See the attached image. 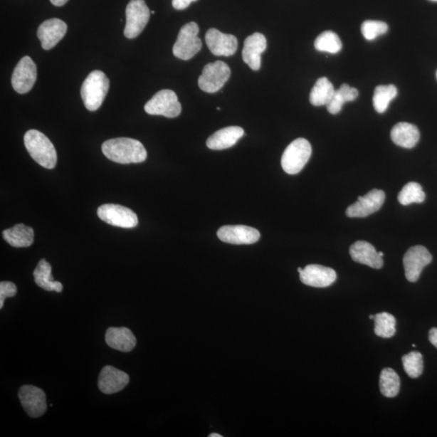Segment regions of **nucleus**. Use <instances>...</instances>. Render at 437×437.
I'll use <instances>...</instances> for the list:
<instances>
[{"label":"nucleus","mask_w":437,"mask_h":437,"mask_svg":"<svg viewBox=\"0 0 437 437\" xmlns=\"http://www.w3.org/2000/svg\"><path fill=\"white\" fill-rule=\"evenodd\" d=\"M103 154L110 161L127 164L146 161L147 153L141 142L130 138H117L105 141Z\"/></svg>","instance_id":"f257e3e1"},{"label":"nucleus","mask_w":437,"mask_h":437,"mask_svg":"<svg viewBox=\"0 0 437 437\" xmlns=\"http://www.w3.org/2000/svg\"><path fill=\"white\" fill-rule=\"evenodd\" d=\"M29 155L41 167L52 169L56 167L57 152L54 144L43 133L37 130H29L23 137Z\"/></svg>","instance_id":"f03ea898"},{"label":"nucleus","mask_w":437,"mask_h":437,"mask_svg":"<svg viewBox=\"0 0 437 437\" xmlns=\"http://www.w3.org/2000/svg\"><path fill=\"white\" fill-rule=\"evenodd\" d=\"M110 88V80L102 70H93L83 83L81 98L88 110L96 111L102 106Z\"/></svg>","instance_id":"7ed1b4c3"},{"label":"nucleus","mask_w":437,"mask_h":437,"mask_svg":"<svg viewBox=\"0 0 437 437\" xmlns=\"http://www.w3.org/2000/svg\"><path fill=\"white\" fill-rule=\"evenodd\" d=\"M311 154L312 147L308 140L303 138L295 139L283 153L282 168L288 174H298L309 162Z\"/></svg>","instance_id":"20e7f679"},{"label":"nucleus","mask_w":437,"mask_h":437,"mask_svg":"<svg viewBox=\"0 0 437 437\" xmlns=\"http://www.w3.org/2000/svg\"><path fill=\"white\" fill-rule=\"evenodd\" d=\"M199 33V28L196 22H189L183 26L173 47L174 56L181 60H189L196 56L202 48Z\"/></svg>","instance_id":"39448f33"},{"label":"nucleus","mask_w":437,"mask_h":437,"mask_svg":"<svg viewBox=\"0 0 437 437\" xmlns=\"http://www.w3.org/2000/svg\"><path fill=\"white\" fill-rule=\"evenodd\" d=\"M150 14L144 0H131L126 9L125 37L129 39L137 38L149 23Z\"/></svg>","instance_id":"423d86ee"},{"label":"nucleus","mask_w":437,"mask_h":437,"mask_svg":"<svg viewBox=\"0 0 437 437\" xmlns=\"http://www.w3.org/2000/svg\"><path fill=\"white\" fill-rule=\"evenodd\" d=\"M231 75L228 64L222 61H216L206 64L199 76L198 85L201 90L208 93L220 91Z\"/></svg>","instance_id":"0eeeda50"},{"label":"nucleus","mask_w":437,"mask_h":437,"mask_svg":"<svg viewBox=\"0 0 437 437\" xmlns=\"http://www.w3.org/2000/svg\"><path fill=\"white\" fill-rule=\"evenodd\" d=\"M144 110L150 115H162L173 119L180 115L181 105L174 91L163 90L146 103Z\"/></svg>","instance_id":"6e6552de"},{"label":"nucleus","mask_w":437,"mask_h":437,"mask_svg":"<svg viewBox=\"0 0 437 437\" xmlns=\"http://www.w3.org/2000/svg\"><path fill=\"white\" fill-rule=\"evenodd\" d=\"M98 215L100 220L116 227L132 228L137 226L139 223L137 215L121 205H102L98 209Z\"/></svg>","instance_id":"1a4fd4ad"},{"label":"nucleus","mask_w":437,"mask_h":437,"mask_svg":"<svg viewBox=\"0 0 437 437\" xmlns=\"http://www.w3.org/2000/svg\"><path fill=\"white\" fill-rule=\"evenodd\" d=\"M433 256L422 246L410 248L404 257L405 275L407 280L415 283L419 279L423 269L432 263Z\"/></svg>","instance_id":"9d476101"},{"label":"nucleus","mask_w":437,"mask_h":437,"mask_svg":"<svg viewBox=\"0 0 437 437\" xmlns=\"http://www.w3.org/2000/svg\"><path fill=\"white\" fill-rule=\"evenodd\" d=\"M36 80V64L31 57H23L17 63L11 76V85L14 90L20 94H26L32 90Z\"/></svg>","instance_id":"9b49d317"},{"label":"nucleus","mask_w":437,"mask_h":437,"mask_svg":"<svg viewBox=\"0 0 437 437\" xmlns=\"http://www.w3.org/2000/svg\"><path fill=\"white\" fill-rule=\"evenodd\" d=\"M385 199V192L374 189L364 196H359L357 203L348 206L346 214L350 218L367 217L381 209Z\"/></svg>","instance_id":"f8f14e48"},{"label":"nucleus","mask_w":437,"mask_h":437,"mask_svg":"<svg viewBox=\"0 0 437 437\" xmlns=\"http://www.w3.org/2000/svg\"><path fill=\"white\" fill-rule=\"evenodd\" d=\"M19 399L28 416L38 418L45 414L47 404L43 389L33 386H23L19 391Z\"/></svg>","instance_id":"ddd939ff"},{"label":"nucleus","mask_w":437,"mask_h":437,"mask_svg":"<svg viewBox=\"0 0 437 437\" xmlns=\"http://www.w3.org/2000/svg\"><path fill=\"white\" fill-rule=\"evenodd\" d=\"M206 44L216 56H232L238 50V41L232 34L223 33L216 28H210L206 33Z\"/></svg>","instance_id":"4468645a"},{"label":"nucleus","mask_w":437,"mask_h":437,"mask_svg":"<svg viewBox=\"0 0 437 437\" xmlns=\"http://www.w3.org/2000/svg\"><path fill=\"white\" fill-rule=\"evenodd\" d=\"M299 274L304 285L315 288L329 287L337 280L335 270L317 264L306 265Z\"/></svg>","instance_id":"2eb2a0df"},{"label":"nucleus","mask_w":437,"mask_h":437,"mask_svg":"<svg viewBox=\"0 0 437 437\" xmlns=\"http://www.w3.org/2000/svg\"><path fill=\"white\" fill-rule=\"evenodd\" d=\"M218 239L233 245H251L256 243L260 233L256 228L246 226H226L218 230Z\"/></svg>","instance_id":"dca6fc26"},{"label":"nucleus","mask_w":437,"mask_h":437,"mask_svg":"<svg viewBox=\"0 0 437 437\" xmlns=\"http://www.w3.org/2000/svg\"><path fill=\"white\" fill-rule=\"evenodd\" d=\"M67 23L60 19H52L44 21L38 29V38L41 47L50 51L60 43L67 33Z\"/></svg>","instance_id":"f3484780"},{"label":"nucleus","mask_w":437,"mask_h":437,"mask_svg":"<svg viewBox=\"0 0 437 437\" xmlns=\"http://www.w3.org/2000/svg\"><path fill=\"white\" fill-rule=\"evenodd\" d=\"M130 377L125 372L107 365L100 372L98 387L105 394H115L122 391L128 385Z\"/></svg>","instance_id":"a211bd4d"},{"label":"nucleus","mask_w":437,"mask_h":437,"mask_svg":"<svg viewBox=\"0 0 437 437\" xmlns=\"http://www.w3.org/2000/svg\"><path fill=\"white\" fill-rule=\"evenodd\" d=\"M267 46V39L260 33H253L246 39L242 58L252 70H258L261 68V56Z\"/></svg>","instance_id":"6ab92c4d"},{"label":"nucleus","mask_w":437,"mask_h":437,"mask_svg":"<svg viewBox=\"0 0 437 437\" xmlns=\"http://www.w3.org/2000/svg\"><path fill=\"white\" fill-rule=\"evenodd\" d=\"M350 255L356 263L369 265L374 269L383 267V259L374 246L367 241H358L350 247Z\"/></svg>","instance_id":"aec40b11"},{"label":"nucleus","mask_w":437,"mask_h":437,"mask_svg":"<svg viewBox=\"0 0 437 437\" xmlns=\"http://www.w3.org/2000/svg\"><path fill=\"white\" fill-rule=\"evenodd\" d=\"M244 130L240 127H228L211 135L206 140V146L211 150L229 149L238 143L244 135Z\"/></svg>","instance_id":"412c9836"},{"label":"nucleus","mask_w":437,"mask_h":437,"mask_svg":"<svg viewBox=\"0 0 437 437\" xmlns=\"http://www.w3.org/2000/svg\"><path fill=\"white\" fill-rule=\"evenodd\" d=\"M105 342L111 348L123 352H132L137 345V339L127 327H110L106 330Z\"/></svg>","instance_id":"4be33fe9"},{"label":"nucleus","mask_w":437,"mask_h":437,"mask_svg":"<svg viewBox=\"0 0 437 437\" xmlns=\"http://www.w3.org/2000/svg\"><path fill=\"white\" fill-rule=\"evenodd\" d=\"M391 137L395 144L410 149L417 144L421 133L414 124L399 122L392 128Z\"/></svg>","instance_id":"5701e85b"},{"label":"nucleus","mask_w":437,"mask_h":437,"mask_svg":"<svg viewBox=\"0 0 437 437\" xmlns=\"http://www.w3.org/2000/svg\"><path fill=\"white\" fill-rule=\"evenodd\" d=\"M3 236L10 246L16 248L31 246L34 241L33 229L23 223L4 230Z\"/></svg>","instance_id":"b1692460"},{"label":"nucleus","mask_w":437,"mask_h":437,"mask_svg":"<svg viewBox=\"0 0 437 437\" xmlns=\"http://www.w3.org/2000/svg\"><path fill=\"white\" fill-rule=\"evenodd\" d=\"M52 268L46 259H41L38 263L36 269L33 271L35 283L41 288L46 291H54L61 293L63 286L60 282L55 281L52 276Z\"/></svg>","instance_id":"393cba45"},{"label":"nucleus","mask_w":437,"mask_h":437,"mask_svg":"<svg viewBox=\"0 0 437 437\" xmlns=\"http://www.w3.org/2000/svg\"><path fill=\"white\" fill-rule=\"evenodd\" d=\"M359 96V92L355 88H351L347 84L342 85L339 90H335L332 100L327 105L330 114L337 115L346 102H353Z\"/></svg>","instance_id":"a878e982"},{"label":"nucleus","mask_w":437,"mask_h":437,"mask_svg":"<svg viewBox=\"0 0 437 437\" xmlns=\"http://www.w3.org/2000/svg\"><path fill=\"white\" fill-rule=\"evenodd\" d=\"M335 92V88L327 78L318 79L310 93V103L315 106L327 105Z\"/></svg>","instance_id":"bb28decb"},{"label":"nucleus","mask_w":437,"mask_h":437,"mask_svg":"<svg viewBox=\"0 0 437 437\" xmlns=\"http://www.w3.org/2000/svg\"><path fill=\"white\" fill-rule=\"evenodd\" d=\"M401 381L396 372L386 368L381 371L380 376V391L387 398L396 397L400 391Z\"/></svg>","instance_id":"cd10ccee"},{"label":"nucleus","mask_w":437,"mask_h":437,"mask_svg":"<svg viewBox=\"0 0 437 437\" xmlns=\"http://www.w3.org/2000/svg\"><path fill=\"white\" fill-rule=\"evenodd\" d=\"M398 95L397 88L393 85H379L375 88L374 106L377 113H385L391 100Z\"/></svg>","instance_id":"c85d7f7f"},{"label":"nucleus","mask_w":437,"mask_h":437,"mask_svg":"<svg viewBox=\"0 0 437 437\" xmlns=\"http://www.w3.org/2000/svg\"><path fill=\"white\" fill-rule=\"evenodd\" d=\"M374 332L381 338H391L396 333V319L389 312H380L374 315Z\"/></svg>","instance_id":"c756f323"},{"label":"nucleus","mask_w":437,"mask_h":437,"mask_svg":"<svg viewBox=\"0 0 437 437\" xmlns=\"http://www.w3.org/2000/svg\"><path fill=\"white\" fill-rule=\"evenodd\" d=\"M426 194L423 191L421 185L417 182H409L399 194V202L404 206L411 204H421L424 202Z\"/></svg>","instance_id":"7c9ffc66"},{"label":"nucleus","mask_w":437,"mask_h":437,"mask_svg":"<svg viewBox=\"0 0 437 437\" xmlns=\"http://www.w3.org/2000/svg\"><path fill=\"white\" fill-rule=\"evenodd\" d=\"M315 46L318 51L337 54L341 51L342 45L337 34L332 31H326L316 38Z\"/></svg>","instance_id":"2f4dec72"},{"label":"nucleus","mask_w":437,"mask_h":437,"mask_svg":"<svg viewBox=\"0 0 437 437\" xmlns=\"http://www.w3.org/2000/svg\"><path fill=\"white\" fill-rule=\"evenodd\" d=\"M403 364L407 375L411 378L421 376L423 370V356L418 352H411L403 357Z\"/></svg>","instance_id":"473e14b6"},{"label":"nucleus","mask_w":437,"mask_h":437,"mask_svg":"<svg viewBox=\"0 0 437 437\" xmlns=\"http://www.w3.org/2000/svg\"><path fill=\"white\" fill-rule=\"evenodd\" d=\"M388 31L387 23L383 21H366L362 23V33L365 39L373 41Z\"/></svg>","instance_id":"72a5a7b5"},{"label":"nucleus","mask_w":437,"mask_h":437,"mask_svg":"<svg viewBox=\"0 0 437 437\" xmlns=\"http://www.w3.org/2000/svg\"><path fill=\"white\" fill-rule=\"evenodd\" d=\"M16 293L17 288L14 283L9 281L0 283V309H3L6 298H14Z\"/></svg>","instance_id":"f704fd0d"},{"label":"nucleus","mask_w":437,"mask_h":437,"mask_svg":"<svg viewBox=\"0 0 437 437\" xmlns=\"http://www.w3.org/2000/svg\"><path fill=\"white\" fill-rule=\"evenodd\" d=\"M198 0H173V7L176 10H184L189 7L193 2H196Z\"/></svg>","instance_id":"c9c22d12"},{"label":"nucleus","mask_w":437,"mask_h":437,"mask_svg":"<svg viewBox=\"0 0 437 437\" xmlns=\"http://www.w3.org/2000/svg\"><path fill=\"white\" fill-rule=\"evenodd\" d=\"M428 339L431 344L437 348V328L430 330Z\"/></svg>","instance_id":"e433bc0d"},{"label":"nucleus","mask_w":437,"mask_h":437,"mask_svg":"<svg viewBox=\"0 0 437 437\" xmlns=\"http://www.w3.org/2000/svg\"><path fill=\"white\" fill-rule=\"evenodd\" d=\"M52 4L57 6V7H62V6L66 4L68 0H51Z\"/></svg>","instance_id":"4c0bfd02"},{"label":"nucleus","mask_w":437,"mask_h":437,"mask_svg":"<svg viewBox=\"0 0 437 437\" xmlns=\"http://www.w3.org/2000/svg\"><path fill=\"white\" fill-rule=\"evenodd\" d=\"M209 437H222L221 435H218L217 433H212L211 435H209Z\"/></svg>","instance_id":"58836bf2"},{"label":"nucleus","mask_w":437,"mask_h":437,"mask_svg":"<svg viewBox=\"0 0 437 437\" xmlns=\"http://www.w3.org/2000/svg\"><path fill=\"white\" fill-rule=\"evenodd\" d=\"M378 255H379L381 258L384 256V253L382 252H378Z\"/></svg>","instance_id":"ea45409f"},{"label":"nucleus","mask_w":437,"mask_h":437,"mask_svg":"<svg viewBox=\"0 0 437 437\" xmlns=\"http://www.w3.org/2000/svg\"><path fill=\"white\" fill-rule=\"evenodd\" d=\"M369 318L371 319V320H373V319H374V315H370Z\"/></svg>","instance_id":"a19ab883"},{"label":"nucleus","mask_w":437,"mask_h":437,"mask_svg":"<svg viewBox=\"0 0 437 437\" xmlns=\"http://www.w3.org/2000/svg\"><path fill=\"white\" fill-rule=\"evenodd\" d=\"M298 273H300L301 270H302V268H299L298 269Z\"/></svg>","instance_id":"79ce46f5"},{"label":"nucleus","mask_w":437,"mask_h":437,"mask_svg":"<svg viewBox=\"0 0 437 437\" xmlns=\"http://www.w3.org/2000/svg\"><path fill=\"white\" fill-rule=\"evenodd\" d=\"M151 14H155L156 13H155V11H151Z\"/></svg>","instance_id":"37998d69"},{"label":"nucleus","mask_w":437,"mask_h":437,"mask_svg":"<svg viewBox=\"0 0 437 437\" xmlns=\"http://www.w3.org/2000/svg\"><path fill=\"white\" fill-rule=\"evenodd\" d=\"M412 347H416V344H412Z\"/></svg>","instance_id":"c03bdc74"},{"label":"nucleus","mask_w":437,"mask_h":437,"mask_svg":"<svg viewBox=\"0 0 437 437\" xmlns=\"http://www.w3.org/2000/svg\"><path fill=\"white\" fill-rule=\"evenodd\" d=\"M432 1H436V2H437V0H432Z\"/></svg>","instance_id":"a18cd8bd"},{"label":"nucleus","mask_w":437,"mask_h":437,"mask_svg":"<svg viewBox=\"0 0 437 437\" xmlns=\"http://www.w3.org/2000/svg\"><path fill=\"white\" fill-rule=\"evenodd\" d=\"M436 78H437V72H436Z\"/></svg>","instance_id":"49530a36"}]
</instances>
